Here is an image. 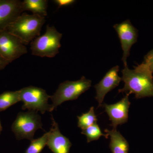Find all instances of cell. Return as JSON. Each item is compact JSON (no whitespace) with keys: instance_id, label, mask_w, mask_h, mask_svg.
<instances>
[{"instance_id":"4fadbf2b","label":"cell","mask_w":153,"mask_h":153,"mask_svg":"<svg viewBox=\"0 0 153 153\" xmlns=\"http://www.w3.org/2000/svg\"><path fill=\"white\" fill-rule=\"evenodd\" d=\"M104 132L110 137L109 148L112 153H128V143L117 129H105Z\"/></svg>"},{"instance_id":"8992f818","label":"cell","mask_w":153,"mask_h":153,"mask_svg":"<svg viewBox=\"0 0 153 153\" xmlns=\"http://www.w3.org/2000/svg\"><path fill=\"white\" fill-rule=\"evenodd\" d=\"M19 91L21 101L23 102L22 109L39 111L42 114L46 111H53L52 105L48 103L50 96L43 88L30 86L23 88Z\"/></svg>"},{"instance_id":"52a82bcc","label":"cell","mask_w":153,"mask_h":153,"mask_svg":"<svg viewBox=\"0 0 153 153\" xmlns=\"http://www.w3.org/2000/svg\"><path fill=\"white\" fill-rule=\"evenodd\" d=\"M27 53L26 45L7 30L0 31V55L10 63Z\"/></svg>"},{"instance_id":"d6986e66","label":"cell","mask_w":153,"mask_h":153,"mask_svg":"<svg viewBox=\"0 0 153 153\" xmlns=\"http://www.w3.org/2000/svg\"><path fill=\"white\" fill-rule=\"evenodd\" d=\"M144 66L152 74L153 73V49L145 56L144 60L142 63Z\"/></svg>"},{"instance_id":"30bf717a","label":"cell","mask_w":153,"mask_h":153,"mask_svg":"<svg viewBox=\"0 0 153 153\" xmlns=\"http://www.w3.org/2000/svg\"><path fill=\"white\" fill-rule=\"evenodd\" d=\"M19 0H0V31L6 30L24 13Z\"/></svg>"},{"instance_id":"9a60e30c","label":"cell","mask_w":153,"mask_h":153,"mask_svg":"<svg viewBox=\"0 0 153 153\" xmlns=\"http://www.w3.org/2000/svg\"><path fill=\"white\" fill-rule=\"evenodd\" d=\"M20 100V91H7L0 94V112L16 104Z\"/></svg>"},{"instance_id":"e0dca14e","label":"cell","mask_w":153,"mask_h":153,"mask_svg":"<svg viewBox=\"0 0 153 153\" xmlns=\"http://www.w3.org/2000/svg\"><path fill=\"white\" fill-rule=\"evenodd\" d=\"M81 134L85 135L86 137L88 143L98 140L101 136H104L106 138H108V137L107 134L102 133L97 123L85 129L82 130Z\"/></svg>"},{"instance_id":"5bb4252c","label":"cell","mask_w":153,"mask_h":153,"mask_svg":"<svg viewBox=\"0 0 153 153\" xmlns=\"http://www.w3.org/2000/svg\"><path fill=\"white\" fill-rule=\"evenodd\" d=\"M47 0H25L22 1L23 11H31L33 14L45 17L47 15Z\"/></svg>"},{"instance_id":"6da1fadb","label":"cell","mask_w":153,"mask_h":153,"mask_svg":"<svg viewBox=\"0 0 153 153\" xmlns=\"http://www.w3.org/2000/svg\"><path fill=\"white\" fill-rule=\"evenodd\" d=\"M122 73V80L125 85L123 88L119 89V93L129 95L134 94L137 99L153 97L152 74L142 63L135 67L133 70L125 66Z\"/></svg>"},{"instance_id":"ac0fdd59","label":"cell","mask_w":153,"mask_h":153,"mask_svg":"<svg viewBox=\"0 0 153 153\" xmlns=\"http://www.w3.org/2000/svg\"><path fill=\"white\" fill-rule=\"evenodd\" d=\"M48 133L46 132L41 137L33 140L25 153H41L47 145Z\"/></svg>"},{"instance_id":"277c9868","label":"cell","mask_w":153,"mask_h":153,"mask_svg":"<svg viewBox=\"0 0 153 153\" xmlns=\"http://www.w3.org/2000/svg\"><path fill=\"white\" fill-rule=\"evenodd\" d=\"M91 81L84 76L76 81L66 80L60 83L56 92L50 96L53 111L64 102L75 100L91 86Z\"/></svg>"},{"instance_id":"8fae6325","label":"cell","mask_w":153,"mask_h":153,"mask_svg":"<svg viewBox=\"0 0 153 153\" xmlns=\"http://www.w3.org/2000/svg\"><path fill=\"white\" fill-rule=\"evenodd\" d=\"M119 66H115L108 71L100 82L94 85L96 90L95 99L99 103V107L102 106L105 97L107 94L119 85L122 78L118 74Z\"/></svg>"},{"instance_id":"7c38bea8","label":"cell","mask_w":153,"mask_h":153,"mask_svg":"<svg viewBox=\"0 0 153 153\" xmlns=\"http://www.w3.org/2000/svg\"><path fill=\"white\" fill-rule=\"evenodd\" d=\"M52 126L48 132L47 146L53 153H70L72 144L60 132L58 124L52 116Z\"/></svg>"},{"instance_id":"7402d4cb","label":"cell","mask_w":153,"mask_h":153,"mask_svg":"<svg viewBox=\"0 0 153 153\" xmlns=\"http://www.w3.org/2000/svg\"><path fill=\"white\" fill-rule=\"evenodd\" d=\"M2 126L1 124V121H0V134H1V131H2Z\"/></svg>"},{"instance_id":"9c48e42d","label":"cell","mask_w":153,"mask_h":153,"mask_svg":"<svg viewBox=\"0 0 153 153\" xmlns=\"http://www.w3.org/2000/svg\"><path fill=\"white\" fill-rule=\"evenodd\" d=\"M129 94L126 95L120 101L113 104H102L111 121L110 126L113 129H117L118 125L127 122L128 117V111L131 102L129 100Z\"/></svg>"},{"instance_id":"ffe728a7","label":"cell","mask_w":153,"mask_h":153,"mask_svg":"<svg viewBox=\"0 0 153 153\" xmlns=\"http://www.w3.org/2000/svg\"><path fill=\"white\" fill-rule=\"evenodd\" d=\"M54 2L58 6V8L62 7H68L71 5L76 1L74 0H55Z\"/></svg>"},{"instance_id":"ba28073f","label":"cell","mask_w":153,"mask_h":153,"mask_svg":"<svg viewBox=\"0 0 153 153\" xmlns=\"http://www.w3.org/2000/svg\"><path fill=\"white\" fill-rule=\"evenodd\" d=\"M120 40L123 51L122 60L124 66H127V59L130 55L131 48L136 43L138 37L137 30L131 25L130 21L127 20L113 27Z\"/></svg>"},{"instance_id":"5b68a950","label":"cell","mask_w":153,"mask_h":153,"mask_svg":"<svg viewBox=\"0 0 153 153\" xmlns=\"http://www.w3.org/2000/svg\"><path fill=\"white\" fill-rule=\"evenodd\" d=\"M42 127L41 116L37 112L28 111L18 114L12 124V130L17 140L26 139L32 141L34 140V134L37 130H44Z\"/></svg>"},{"instance_id":"7a4b0ae2","label":"cell","mask_w":153,"mask_h":153,"mask_svg":"<svg viewBox=\"0 0 153 153\" xmlns=\"http://www.w3.org/2000/svg\"><path fill=\"white\" fill-rule=\"evenodd\" d=\"M45 17L23 13L6 29L27 45L40 36Z\"/></svg>"},{"instance_id":"44dd1931","label":"cell","mask_w":153,"mask_h":153,"mask_svg":"<svg viewBox=\"0 0 153 153\" xmlns=\"http://www.w3.org/2000/svg\"><path fill=\"white\" fill-rule=\"evenodd\" d=\"M10 63L7 60L0 55V70H3Z\"/></svg>"},{"instance_id":"2e32d148","label":"cell","mask_w":153,"mask_h":153,"mask_svg":"<svg viewBox=\"0 0 153 153\" xmlns=\"http://www.w3.org/2000/svg\"><path fill=\"white\" fill-rule=\"evenodd\" d=\"M78 127L84 130L97 123V117L94 113V107H91L89 110L85 113L82 114L80 116H77Z\"/></svg>"},{"instance_id":"3957f363","label":"cell","mask_w":153,"mask_h":153,"mask_svg":"<svg viewBox=\"0 0 153 153\" xmlns=\"http://www.w3.org/2000/svg\"><path fill=\"white\" fill-rule=\"evenodd\" d=\"M62 33L54 26L47 25L44 35L38 36L30 43L32 54L40 57L52 58L59 52Z\"/></svg>"}]
</instances>
